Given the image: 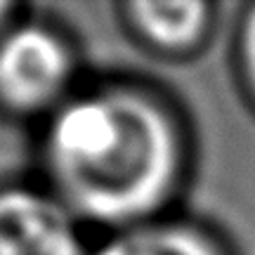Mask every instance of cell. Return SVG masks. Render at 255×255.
I'll list each match as a JSON object with an SVG mask.
<instances>
[{
  "mask_svg": "<svg viewBox=\"0 0 255 255\" xmlns=\"http://www.w3.org/2000/svg\"><path fill=\"white\" fill-rule=\"evenodd\" d=\"M17 17V5H12V2H5V0H0V31L7 26L12 19Z\"/></svg>",
  "mask_w": 255,
  "mask_h": 255,
  "instance_id": "obj_7",
  "label": "cell"
},
{
  "mask_svg": "<svg viewBox=\"0 0 255 255\" xmlns=\"http://www.w3.org/2000/svg\"><path fill=\"white\" fill-rule=\"evenodd\" d=\"M90 255H234L218 229L165 213L107 232Z\"/></svg>",
  "mask_w": 255,
  "mask_h": 255,
  "instance_id": "obj_5",
  "label": "cell"
},
{
  "mask_svg": "<svg viewBox=\"0 0 255 255\" xmlns=\"http://www.w3.org/2000/svg\"><path fill=\"white\" fill-rule=\"evenodd\" d=\"M121 9L123 24L135 40L165 59L196 55L215 26V7L206 0H132Z\"/></svg>",
  "mask_w": 255,
  "mask_h": 255,
  "instance_id": "obj_4",
  "label": "cell"
},
{
  "mask_svg": "<svg viewBox=\"0 0 255 255\" xmlns=\"http://www.w3.org/2000/svg\"><path fill=\"white\" fill-rule=\"evenodd\" d=\"M234 59H237L241 88L255 107V2L248 5L239 19L237 38H234Z\"/></svg>",
  "mask_w": 255,
  "mask_h": 255,
  "instance_id": "obj_6",
  "label": "cell"
},
{
  "mask_svg": "<svg viewBox=\"0 0 255 255\" xmlns=\"http://www.w3.org/2000/svg\"><path fill=\"white\" fill-rule=\"evenodd\" d=\"M78 90V55L55 24L14 17L0 31V109L47 119Z\"/></svg>",
  "mask_w": 255,
  "mask_h": 255,
  "instance_id": "obj_2",
  "label": "cell"
},
{
  "mask_svg": "<svg viewBox=\"0 0 255 255\" xmlns=\"http://www.w3.org/2000/svg\"><path fill=\"white\" fill-rule=\"evenodd\" d=\"M47 189L83 225L104 232L173 213L191 175L182 109L137 78L78 88L45 119Z\"/></svg>",
  "mask_w": 255,
  "mask_h": 255,
  "instance_id": "obj_1",
  "label": "cell"
},
{
  "mask_svg": "<svg viewBox=\"0 0 255 255\" xmlns=\"http://www.w3.org/2000/svg\"><path fill=\"white\" fill-rule=\"evenodd\" d=\"M83 222L47 187H0V255H90Z\"/></svg>",
  "mask_w": 255,
  "mask_h": 255,
  "instance_id": "obj_3",
  "label": "cell"
}]
</instances>
